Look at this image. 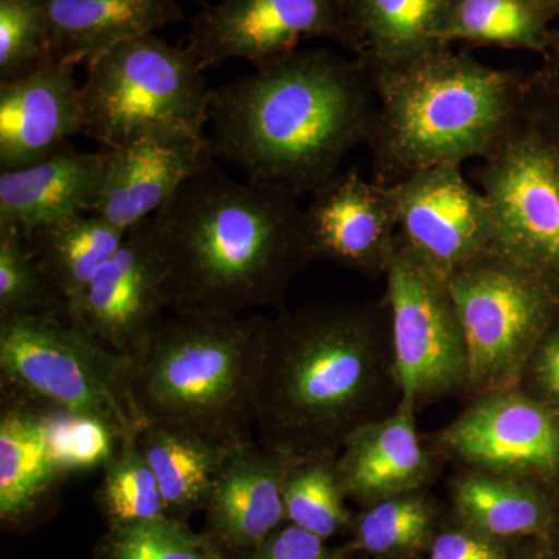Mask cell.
Returning <instances> with one entry per match:
<instances>
[{"label": "cell", "mask_w": 559, "mask_h": 559, "mask_svg": "<svg viewBox=\"0 0 559 559\" xmlns=\"http://www.w3.org/2000/svg\"><path fill=\"white\" fill-rule=\"evenodd\" d=\"M535 2L546 7V9H549L551 13L557 14L559 17V0H535Z\"/></svg>", "instance_id": "cell-41"}, {"label": "cell", "mask_w": 559, "mask_h": 559, "mask_svg": "<svg viewBox=\"0 0 559 559\" xmlns=\"http://www.w3.org/2000/svg\"><path fill=\"white\" fill-rule=\"evenodd\" d=\"M50 421L55 450L69 476L103 469L119 448V436L100 419L51 409Z\"/></svg>", "instance_id": "cell-34"}, {"label": "cell", "mask_w": 559, "mask_h": 559, "mask_svg": "<svg viewBox=\"0 0 559 559\" xmlns=\"http://www.w3.org/2000/svg\"><path fill=\"white\" fill-rule=\"evenodd\" d=\"M246 559H336V549H331L326 540L314 533L288 524L272 533Z\"/></svg>", "instance_id": "cell-37"}, {"label": "cell", "mask_w": 559, "mask_h": 559, "mask_svg": "<svg viewBox=\"0 0 559 559\" xmlns=\"http://www.w3.org/2000/svg\"><path fill=\"white\" fill-rule=\"evenodd\" d=\"M194 3H198V5L205 7L209 3V0H193Z\"/></svg>", "instance_id": "cell-44"}, {"label": "cell", "mask_w": 559, "mask_h": 559, "mask_svg": "<svg viewBox=\"0 0 559 559\" xmlns=\"http://www.w3.org/2000/svg\"><path fill=\"white\" fill-rule=\"evenodd\" d=\"M40 5L50 60L73 66L183 21L180 0H40Z\"/></svg>", "instance_id": "cell-22"}, {"label": "cell", "mask_w": 559, "mask_h": 559, "mask_svg": "<svg viewBox=\"0 0 559 559\" xmlns=\"http://www.w3.org/2000/svg\"><path fill=\"white\" fill-rule=\"evenodd\" d=\"M304 219L312 260H329L367 277L385 274L399 238L388 187L367 182L356 167L337 173L312 193Z\"/></svg>", "instance_id": "cell-15"}, {"label": "cell", "mask_w": 559, "mask_h": 559, "mask_svg": "<svg viewBox=\"0 0 559 559\" xmlns=\"http://www.w3.org/2000/svg\"><path fill=\"white\" fill-rule=\"evenodd\" d=\"M520 543L489 538L450 514L437 530L425 559H511Z\"/></svg>", "instance_id": "cell-36"}, {"label": "cell", "mask_w": 559, "mask_h": 559, "mask_svg": "<svg viewBox=\"0 0 559 559\" xmlns=\"http://www.w3.org/2000/svg\"><path fill=\"white\" fill-rule=\"evenodd\" d=\"M444 444L480 469L530 479L559 468V421L520 393L498 390L444 430Z\"/></svg>", "instance_id": "cell-16"}, {"label": "cell", "mask_w": 559, "mask_h": 559, "mask_svg": "<svg viewBox=\"0 0 559 559\" xmlns=\"http://www.w3.org/2000/svg\"><path fill=\"white\" fill-rule=\"evenodd\" d=\"M511 559H559V540L554 536L521 540Z\"/></svg>", "instance_id": "cell-39"}, {"label": "cell", "mask_w": 559, "mask_h": 559, "mask_svg": "<svg viewBox=\"0 0 559 559\" xmlns=\"http://www.w3.org/2000/svg\"><path fill=\"white\" fill-rule=\"evenodd\" d=\"M94 502L106 528L168 516L159 481L139 450L138 436L121 439L112 457L103 466Z\"/></svg>", "instance_id": "cell-29"}, {"label": "cell", "mask_w": 559, "mask_h": 559, "mask_svg": "<svg viewBox=\"0 0 559 559\" xmlns=\"http://www.w3.org/2000/svg\"><path fill=\"white\" fill-rule=\"evenodd\" d=\"M66 311L64 297L40 267L24 235L0 226V318Z\"/></svg>", "instance_id": "cell-32"}, {"label": "cell", "mask_w": 559, "mask_h": 559, "mask_svg": "<svg viewBox=\"0 0 559 559\" xmlns=\"http://www.w3.org/2000/svg\"><path fill=\"white\" fill-rule=\"evenodd\" d=\"M68 61L0 83V171L20 170L83 135L80 86Z\"/></svg>", "instance_id": "cell-19"}, {"label": "cell", "mask_w": 559, "mask_h": 559, "mask_svg": "<svg viewBox=\"0 0 559 559\" xmlns=\"http://www.w3.org/2000/svg\"><path fill=\"white\" fill-rule=\"evenodd\" d=\"M94 559H226L202 532L173 520L106 528L94 546Z\"/></svg>", "instance_id": "cell-31"}, {"label": "cell", "mask_w": 559, "mask_h": 559, "mask_svg": "<svg viewBox=\"0 0 559 559\" xmlns=\"http://www.w3.org/2000/svg\"><path fill=\"white\" fill-rule=\"evenodd\" d=\"M444 516L421 491L380 500L355 516L342 554L381 559H425Z\"/></svg>", "instance_id": "cell-27"}, {"label": "cell", "mask_w": 559, "mask_h": 559, "mask_svg": "<svg viewBox=\"0 0 559 559\" xmlns=\"http://www.w3.org/2000/svg\"><path fill=\"white\" fill-rule=\"evenodd\" d=\"M474 179L487 198L491 250L559 293V156L524 114Z\"/></svg>", "instance_id": "cell-9"}, {"label": "cell", "mask_w": 559, "mask_h": 559, "mask_svg": "<svg viewBox=\"0 0 559 559\" xmlns=\"http://www.w3.org/2000/svg\"><path fill=\"white\" fill-rule=\"evenodd\" d=\"M124 237L127 231L102 216L75 213L39 227L25 240L69 310L79 304Z\"/></svg>", "instance_id": "cell-25"}, {"label": "cell", "mask_w": 559, "mask_h": 559, "mask_svg": "<svg viewBox=\"0 0 559 559\" xmlns=\"http://www.w3.org/2000/svg\"><path fill=\"white\" fill-rule=\"evenodd\" d=\"M299 198L215 165L187 180L148 219L168 310L241 316L280 307L312 261Z\"/></svg>", "instance_id": "cell-1"}, {"label": "cell", "mask_w": 559, "mask_h": 559, "mask_svg": "<svg viewBox=\"0 0 559 559\" xmlns=\"http://www.w3.org/2000/svg\"><path fill=\"white\" fill-rule=\"evenodd\" d=\"M452 516L489 538L554 535L557 502L527 479L496 473L460 477L451 488Z\"/></svg>", "instance_id": "cell-24"}, {"label": "cell", "mask_w": 559, "mask_h": 559, "mask_svg": "<svg viewBox=\"0 0 559 559\" xmlns=\"http://www.w3.org/2000/svg\"><path fill=\"white\" fill-rule=\"evenodd\" d=\"M393 389L388 301L280 311L261 352L260 443L290 460L334 459L355 430L390 415Z\"/></svg>", "instance_id": "cell-2"}, {"label": "cell", "mask_w": 559, "mask_h": 559, "mask_svg": "<svg viewBox=\"0 0 559 559\" xmlns=\"http://www.w3.org/2000/svg\"><path fill=\"white\" fill-rule=\"evenodd\" d=\"M539 374L544 385L559 399V333L546 345L540 356Z\"/></svg>", "instance_id": "cell-38"}, {"label": "cell", "mask_w": 559, "mask_h": 559, "mask_svg": "<svg viewBox=\"0 0 559 559\" xmlns=\"http://www.w3.org/2000/svg\"><path fill=\"white\" fill-rule=\"evenodd\" d=\"M264 316L173 312L128 358L143 426L230 448L252 440Z\"/></svg>", "instance_id": "cell-5"}, {"label": "cell", "mask_w": 559, "mask_h": 559, "mask_svg": "<svg viewBox=\"0 0 559 559\" xmlns=\"http://www.w3.org/2000/svg\"><path fill=\"white\" fill-rule=\"evenodd\" d=\"M50 61L40 0H0V83Z\"/></svg>", "instance_id": "cell-33"}, {"label": "cell", "mask_w": 559, "mask_h": 559, "mask_svg": "<svg viewBox=\"0 0 559 559\" xmlns=\"http://www.w3.org/2000/svg\"><path fill=\"white\" fill-rule=\"evenodd\" d=\"M370 73L378 110L367 146L374 182L485 159L522 119L525 73L441 46Z\"/></svg>", "instance_id": "cell-4"}, {"label": "cell", "mask_w": 559, "mask_h": 559, "mask_svg": "<svg viewBox=\"0 0 559 559\" xmlns=\"http://www.w3.org/2000/svg\"><path fill=\"white\" fill-rule=\"evenodd\" d=\"M341 452L336 466L342 487L364 509L419 491L432 471L415 428L414 407L404 403L395 414L355 430Z\"/></svg>", "instance_id": "cell-20"}, {"label": "cell", "mask_w": 559, "mask_h": 559, "mask_svg": "<svg viewBox=\"0 0 559 559\" xmlns=\"http://www.w3.org/2000/svg\"><path fill=\"white\" fill-rule=\"evenodd\" d=\"M138 444L159 481L168 516L189 524L193 514L205 510L229 448L151 426L140 430Z\"/></svg>", "instance_id": "cell-26"}, {"label": "cell", "mask_w": 559, "mask_h": 559, "mask_svg": "<svg viewBox=\"0 0 559 559\" xmlns=\"http://www.w3.org/2000/svg\"><path fill=\"white\" fill-rule=\"evenodd\" d=\"M0 382L49 409L100 419L120 440L145 428L132 401L128 358L68 312L0 318Z\"/></svg>", "instance_id": "cell-6"}, {"label": "cell", "mask_w": 559, "mask_h": 559, "mask_svg": "<svg viewBox=\"0 0 559 559\" xmlns=\"http://www.w3.org/2000/svg\"><path fill=\"white\" fill-rule=\"evenodd\" d=\"M86 69L80 86L83 135L103 148L154 128L205 135L212 90L187 47L151 33L102 51Z\"/></svg>", "instance_id": "cell-7"}, {"label": "cell", "mask_w": 559, "mask_h": 559, "mask_svg": "<svg viewBox=\"0 0 559 559\" xmlns=\"http://www.w3.org/2000/svg\"><path fill=\"white\" fill-rule=\"evenodd\" d=\"M384 275L401 403L415 409L423 401L468 385L465 334L447 277L400 238Z\"/></svg>", "instance_id": "cell-10"}, {"label": "cell", "mask_w": 559, "mask_h": 559, "mask_svg": "<svg viewBox=\"0 0 559 559\" xmlns=\"http://www.w3.org/2000/svg\"><path fill=\"white\" fill-rule=\"evenodd\" d=\"M377 110L359 58L294 50L213 87L210 145L215 159L240 168L249 180L312 194L341 173L349 151L367 143Z\"/></svg>", "instance_id": "cell-3"}, {"label": "cell", "mask_w": 559, "mask_h": 559, "mask_svg": "<svg viewBox=\"0 0 559 559\" xmlns=\"http://www.w3.org/2000/svg\"><path fill=\"white\" fill-rule=\"evenodd\" d=\"M522 114L559 156V62L544 58L525 73Z\"/></svg>", "instance_id": "cell-35"}, {"label": "cell", "mask_w": 559, "mask_h": 559, "mask_svg": "<svg viewBox=\"0 0 559 559\" xmlns=\"http://www.w3.org/2000/svg\"><path fill=\"white\" fill-rule=\"evenodd\" d=\"M286 522L329 540L352 528L344 487L334 459L290 460L283 484Z\"/></svg>", "instance_id": "cell-30"}, {"label": "cell", "mask_w": 559, "mask_h": 559, "mask_svg": "<svg viewBox=\"0 0 559 559\" xmlns=\"http://www.w3.org/2000/svg\"><path fill=\"white\" fill-rule=\"evenodd\" d=\"M290 459L250 440L227 450L202 533L226 559H246L286 522L283 484Z\"/></svg>", "instance_id": "cell-17"}, {"label": "cell", "mask_w": 559, "mask_h": 559, "mask_svg": "<svg viewBox=\"0 0 559 559\" xmlns=\"http://www.w3.org/2000/svg\"><path fill=\"white\" fill-rule=\"evenodd\" d=\"M460 0H341L369 72L414 60L441 43Z\"/></svg>", "instance_id": "cell-23"}, {"label": "cell", "mask_w": 559, "mask_h": 559, "mask_svg": "<svg viewBox=\"0 0 559 559\" xmlns=\"http://www.w3.org/2000/svg\"><path fill=\"white\" fill-rule=\"evenodd\" d=\"M103 175V151L83 153L66 143L28 167L0 171V226L31 237L53 221L91 213Z\"/></svg>", "instance_id": "cell-21"}, {"label": "cell", "mask_w": 559, "mask_h": 559, "mask_svg": "<svg viewBox=\"0 0 559 559\" xmlns=\"http://www.w3.org/2000/svg\"><path fill=\"white\" fill-rule=\"evenodd\" d=\"M468 352V385L492 389L520 371L559 311V293L495 250L447 278Z\"/></svg>", "instance_id": "cell-8"}, {"label": "cell", "mask_w": 559, "mask_h": 559, "mask_svg": "<svg viewBox=\"0 0 559 559\" xmlns=\"http://www.w3.org/2000/svg\"><path fill=\"white\" fill-rule=\"evenodd\" d=\"M543 58H549L551 61L559 62V27L555 28L554 32H551V44L549 53L546 55V57Z\"/></svg>", "instance_id": "cell-40"}, {"label": "cell", "mask_w": 559, "mask_h": 559, "mask_svg": "<svg viewBox=\"0 0 559 559\" xmlns=\"http://www.w3.org/2000/svg\"><path fill=\"white\" fill-rule=\"evenodd\" d=\"M557 14L535 0H460L441 43L535 51L546 57Z\"/></svg>", "instance_id": "cell-28"}, {"label": "cell", "mask_w": 559, "mask_h": 559, "mask_svg": "<svg viewBox=\"0 0 559 559\" xmlns=\"http://www.w3.org/2000/svg\"><path fill=\"white\" fill-rule=\"evenodd\" d=\"M554 538L559 540V507L557 506V516H555Z\"/></svg>", "instance_id": "cell-42"}, {"label": "cell", "mask_w": 559, "mask_h": 559, "mask_svg": "<svg viewBox=\"0 0 559 559\" xmlns=\"http://www.w3.org/2000/svg\"><path fill=\"white\" fill-rule=\"evenodd\" d=\"M326 38L355 57L359 43L341 0H223L190 22L187 49L202 69L245 60L263 64L297 50L301 39Z\"/></svg>", "instance_id": "cell-11"}, {"label": "cell", "mask_w": 559, "mask_h": 559, "mask_svg": "<svg viewBox=\"0 0 559 559\" xmlns=\"http://www.w3.org/2000/svg\"><path fill=\"white\" fill-rule=\"evenodd\" d=\"M165 310L164 278L145 221L127 231L79 304L66 312L106 347L131 358L159 329Z\"/></svg>", "instance_id": "cell-14"}, {"label": "cell", "mask_w": 559, "mask_h": 559, "mask_svg": "<svg viewBox=\"0 0 559 559\" xmlns=\"http://www.w3.org/2000/svg\"><path fill=\"white\" fill-rule=\"evenodd\" d=\"M385 187L395 204L400 240L443 277L491 249L487 198L457 165L426 168Z\"/></svg>", "instance_id": "cell-12"}, {"label": "cell", "mask_w": 559, "mask_h": 559, "mask_svg": "<svg viewBox=\"0 0 559 559\" xmlns=\"http://www.w3.org/2000/svg\"><path fill=\"white\" fill-rule=\"evenodd\" d=\"M0 400V522L25 532L57 510L69 473L51 439V409L2 385Z\"/></svg>", "instance_id": "cell-18"}, {"label": "cell", "mask_w": 559, "mask_h": 559, "mask_svg": "<svg viewBox=\"0 0 559 559\" xmlns=\"http://www.w3.org/2000/svg\"><path fill=\"white\" fill-rule=\"evenodd\" d=\"M336 559H358V558H355V555L342 554V551L336 549ZM371 559H381V558H371Z\"/></svg>", "instance_id": "cell-43"}, {"label": "cell", "mask_w": 559, "mask_h": 559, "mask_svg": "<svg viewBox=\"0 0 559 559\" xmlns=\"http://www.w3.org/2000/svg\"><path fill=\"white\" fill-rule=\"evenodd\" d=\"M100 189L91 213L130 231L153 218L180 187L213 165L207 135L154 128L103 148Z\"/></svg>", "instance_id": "cell-13"}]
</instances>
